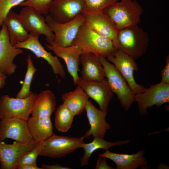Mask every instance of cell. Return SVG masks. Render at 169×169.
<instances>
[{
    "label": "cell",
    "instance_id": "cell-37",
    "mask_svg": "<svg viewBox=\"0 0 169 169\" xmlns=\"http://www.w3.org/2000/svg\"><path fill=\"white\" fill-rule=\"evenodd\" d=\"M7 77L6 75L0 72V89L5 85Z\"/></svg>",
    "mask_w": 169,
    "mask_h": 169
},
{
    "label": "cell",
    "instance_id": "cell-11",
    "mask_svg": "<svg viewBox=\"0 0 169 169\" xmlns=\"http://www.w3.org/2000/svg\"><path fill=\"white\" fill-rule=\"evenodd\" d=\"M40 142L33 139L28 143L16 141L7 144L0 141V168L16 169L17 163L22 156L31 151Z\"/></svg>",
    "mask_w": 169,
    "mask_h": 169
},
{
    "label": "cell",
    "instance_id": "cell-17",
    "mask_svg": "<svg viewBox=\"0 0 169 169\" xmlns=\"http://www.w3.org/2000/svg\"><path fill=\"white\" fill-rule=\"evenodd\" d=\"M6 138L23 143L30 142L33 138L29 131L27 121L16 118L1 120L0 141Z\"/></svg>",
    "mask_w": 169,
    "mask_h": 169
},
{
    "label": "cell",
    "instance_id": "cell-36",
    "mask_svg": "<svg viewBox=\"0 0 169 169\" xmlns=\"http://www.w3.org/2000/svg\"><path fill=\"white\" fill-rule=\"evenodd\" d=\"M18 169H42L37 166V165L31 164H26L22 165Z\"/></svg>",
    "mask_w": 169,
    "mask_h": 169
},
{
    "label": "cell",
    "instance_id": "cell-24",
    "mask_svg": "<svg viewBox=\"0 0 169 169\" xmlns=\"http://www.w3.org/2000/svg\"><path fill=\"white\" fill-rule=\"evenodd\" d=\"M27 121L32 138L37 142L44 141L54 133L50 117L39 119L32 117L29 118Z\"/></svg>",
    "mask_w": 169,
    "mask_h": 169
},
{
    "label": "cell",
    "instance_id": "cell-32",
    "mask_svg": "<svg viewBox=\"0 0 169 169\" xmlns=\"http://www.w3.org/2000/svg\"><path fill=\"white\" fill-rule=\"evenodd\" d=\"M25 0H0V26L8 12L13 7L19 5Z\"/></svg>",
    "mask_w": 169,
    "mask_h": 169
},
{
    "label": "cell",
    "instance_id": "cell-6",
    "mask_svg": "<svg viewBox=\"0 0 169 169\" xmlns=\"http://www.w3.org/2000/svg\"><path fill=\"white\" fill-rule=\"evenodd\" d=\"M37 95L32 92L28 97L23 99L3 95L0 98V119L16 118L27 121Z\"/></svg>",
    "mask_w": 169,
    "mask_h": 169
},
{
    "label": "cell",
    "instance_id": "cell-22",
    "mask_svg": "<svg viewBox=\"0 0 169 169\" xmlns=\"http://www.w3.org/2000/svg\"><path fill=\"white\" fill-rule=\"evenodd\" d=\"M56 101L53 92L49 90L37 94L34 100L31 114L32 117L39 119L51 117L55 110Z\"/></svg>",
    "mask_w": 169,
    "mask_h": 169
},
{
    "label": "cell",
    "instance_id": "cell-35",
    "mask_svg": "<svg viewBox=\"0 0 169 169\" xmlns=\"http://www.w3.org/2000/svg\"><path fill=\"white\" fill-rule=\"evenodd\" d=\"M42 169H69V167L64 166L56 164L52 165L43 164L41 167Z\"/></svg>",
    "mask_w": 169,
    "mask_h": 169
},
{
    "label": "cell",
    "instance_id": "cell-3",
    "mask_svg": "<svg viewBox=\"0 0 169 169\" xmlns=\"http://www.w3.org/2000/svg\"><path fill=\"white\" fill-rule=\"evenodd\" d=\"M103 12L119 30L138 24L144 9L136 0H120L105 8Z\"/></svg>",
    "mask_w": 169,
    "mask_h": 169
},
{
    "label": "cell",
    "instance_id": "cell-7",
    "mask_svg": "<svg viewBox=\"0 0 169 169\" xmlns=\"http://www.w3.org/2000/svg\"><path fill=\"white\" fill-rule=\"evenodd\" d=\"M17 15L25 29L30 34L39 37L44 35L49 44L54 42V34L47 25L45 18L43 15L31 7L24 6Z\"/></svg>",
    "mask_w": 169,
    "mask_h": 169
},
{
    "label": "cell",
    "instance_id": "cell-4",
    "mask_svg": "<svg viewBox=\"0 0 169 169\" xmlns=\"http://www.w3.org/2000/svg\"><path fill=\"white\" fill-rule=\"evenodd\" d=\"M99 59L104 69L105 77L111 90L117 95L125 110H128L134 101L135 95L115 66L105 57H100Z\"/></svg>",
    "mask_w": 169,
    "mask_h": 169
},
{
    "label": "cell",
    "instance_id": "cell-21",
    "mask_svg": "<svg viewBox=\"0 0 169 169\" xmlns=\"http://www.w3.org/2000/svg\"><path fill=\"white\" fill-rule=\"evenodd\" d=\"M145 152L144 150H142L134 154H122L107 150L103 153L98 154V156L113 161L116 165V169H136L147 165V161L144 156Z\"/></svg>",
    "mask_w": 169,
    "mask_h": 169
},
{
    "label": "cell",
    "instance_id": "cell-23",
    "mask_svg": "<svg viewBox=\"0 0 169 169\" xmlns=\"http://www.w3.org/2000/svg\"><path fill=\"white\" fill-rule=\"evenodd\" d=\"M17 14L14 11H9L3 22L7 27L10 42L13 46L25 41L30 36L19 19Z\"/></svg>",
    "mask_w": 169,
    "mask_h": 169
},
{
    "label": "cell",
    "instance_id": "cell-26",
    "mask_svg": "<svg viewBox=\"0 0 169 169\" xmlns=\"http://www.w3.org/2000/svg\"><path fill=\"white\" fill-rule=\"evenodd\" d=\"M130 142L129 140H127L110 142L105 140L103 138H94L91 142L88 143H84L81 147L84 150V153L80 159V166H83L88 165L89 159L91 155L99 149H103L106 151L112 147L126 144Z\"/></svg>",
    "mask_w": 169,
    "mask_h": 169
},
{
    "label": "cell",
    "instance_id": "cell-31",
    "mask_svg": "<svg viewBox=\"0 0 169 169\" xmlns=\"http://www.w3.org/2000/svg\"><path fill=\"white\" fill-rule=\"evenodd\" d=\"M40 143L34 149L23 154L18 161L16 169H18L21 166L26 164L37 165L36 160L41 151Z\"/></svg>",
    "mask_w": 169,
    "mask_h": 169
},
{
    "label": "cell",
    "instance_id": "cell-12",
    "mask_svg": "<svg viewBox=\"0 0 169 169\" xmlns=\"http://www.w3.org/2000/svg\"><path fill=\"white\" fill-rule=\"evenodd\" d=\"M76 85L81 87L89 97L96 102L100 110L107 111L114 93L107 79L105 78L100 81H87L79 78Z\"/></svg>",
    "mask_w": 169,
    "mask_h": 169
},
{
    "label": "cell",
    "instance_id": "cell-18",
    "mask_svg": "<svg viewBox=\"0 0 169 169\" xmlns=\"http://www.w3.org/2000/svg\"><path fill=\"white\" fill-rule=\"evenodd\" d=\"M47 49L52 51L57 56L64 61L68 71L72 78L74 85L79 79L78 72L80 56L82 53L76 46L72 45L66 47H60L54 42L46 44Z\"/></svg>",
    "mask_w": 169,
    "mask_h": 169
},
{
    "label": "cell",
    "instance_id": "cell-13",
    "mask_svg": "<svg viewBox=\"0 0 169 169\" xmlns=\"http://www.w3.org/2000/svg\"><path fill=\"white\" fill-rule=\"evenodd\" d=\"M0 29V72L11 75L17 68L13 63L15 57L23 53V50L13 46L10 41L7 27L3 23Z\"/></svg>",
    "mask_w": 169,
    "mask_h": 169
},
{
    "label": "cell",
    "instance_id": "cell-15",
    "mask_svg": "<svg viewBox=\"0 0 169 169\" xmlns=\"http://www.w3.org/2000/svg\"><path fill=\"white\" fill-rule=\"evenodd\" d=\"M82 13L84 14V24L101 36L112 40L115 44L119 30L103 11Z\"/></svg>",
    "mask_w": 169,
    "mask_h": 169
},
{
    "label": "cell",
    "instance_id": "cell-9",
    "mask_svg": "<svg viewBox=\"0 0 169 169\" xmlns=\"http://www.w3.org/2000/svg\"><path fill=\"white\" fill-rule=\"evenodd\" d=\"M112 62L126 80L135 95L144 92L146 89L143 85L137 84L134 76V71L137 72L138 65L133 58L124 52L117 49L114 56L107 58Z\"/></svg>",
    "mask_w": 169,
    "mask_h": 169
},
{
    "label": "cell",
    "instance_id": "cell-16",
    "mask_svg": "<svg viewBox=\"0 0 169 169\" xmlns=\"http://www.w3.org/2000/svg\"><path fill=\"white\" fill-rule=\"evenodd\" d=\"M29 35L26 40L18 43L13 46L16 48L28 50L34 54L36 58L44 59L50 65L54 74L59 75L61 78H64L65 72L58 57L53 56L45 49L39 42V36L30 34Z\"/></svg>",
    "mask_w": 169,
    "mask_h": 169
},
{
    "label": "cell",
    "instance_id": "cell-14",
    "mask_svg": "<svg viewBox=\"0 0 169 169\" xmlns=\"http://www.w3.org/2000/svg\"><path fill=\"white\" fill-rule=\"evenodd\" d=\"M84 7V0H53L49 6V14L55 21L64 23L82 13Z\"/></svg>",
    "mask_w": 169,
    "mask_h": 169
},
{
    "label": "cell",
    "instance_id": "cell-28",
    "mask_svg": "<svg viewBox=\"0 0 169 169\" xmlns=\"http://www.w3.org/2000/svg\"><path fill=\"white\" fill-rule=\"evenodd\" d=\"M27 68L24 82L22 86L17 95L16 98H25L28 97L32 93L30 91L31 84L34 73L37 69L34 66L30 56L28 55L27 60Z\"/></svg>",
    "mask_w": 169,
    "mask_h": 169
},
{
    "label": "cell",
    "instance_id": "cell-19",
    "mask_svg": "<svg viewBox=\"0 0 169 169\" xmlns=\"http://www.w3.org/2000/svg\"><path fill=\"white\" fill-rule=\"evenodd\" d=\"M85 110L90 128L86 132L83 137L88 138L92 135L94 138H103L107 130L111 128L105 120L107 111L98 110L89 100L87 102Z\"/></svg>",
    "mask_w": 169,
    "mask_h": 169
},
{
    "label": "cell",
    "instance_id": "cell-20",
    "mask_svg": "<svg viewBox=\"0 0 169 169\" xmlns=\"http://www.w3.org/2000/svg\"><path fill=\"white\" fill-rule=\"evenodd\" d=\"M81 65L80 78L87 81H100L105 77L103 67L99 57L91 53H84L80 56Z\"/></svg>",
    "mask_w": 169,
    "mask_h": 169
},
{
    "label": "cell",
    "instance_id": "cell-33",
    "mask_svg": "<svg viewBox=\"0 0 169 169\" xmlns=\"http://www.w3.org/2000/svg\"><path fill=\"white\" fill-rule=\"evenodd\" d=\"M166 65L161 72V82L169 84V57L167 56L166 59Z\"/></svg>",
    "mask_w": 169,
    "mask_h": 169
},
{
    "label": "cell",
    "instance_id": "cell-2",
    "mask_svg": "<svg viewBox=\"0 0 169 169\" xmlns=\"http://www.w3.org/2000/svg\"><path fill=\"white\" fill-rule=\"evenodd\" d=\"M149 43L148 34L137 24L119 30L115 44L118 49L136 59L145 53Z\"/></svg>",
    "mask_w": 169,
    "mask_h": 169
},
{
    "label": "cell",
    "instance_id": "cell-34",
    "mask_svg": "<svg viewBox=\"0 0 169 169\" xmlns=\"http://www.w3.org/2000/svg\"><path fill=\"white\" fill-rule=\"evenodd\" d=\"M95 169H113L114 167L109 165L107 163L105 158L99 156Z\"/></svg>",
    "mask_w": 169,
    "mask_h": 169
},
{
    "label": "cell",
    "instance_id": "cell-30",
    "mask_svg": "<svg viewBox=\"0 0 169 169\" xmlns=\"http://www.w3.org/2000/svg\"><path fill=\"white\" fill-rule=\"evenodd\" d=\"M53 0H27L21 3V6H28L34 9L43 15L49 13V6Z\"/></svg>",
    "mask_w": 169,
    "mask_h": 169
},
{
    "label": "cell",
    "instance_id": "cell-5",
    "mask_svg": "<svg viewBox=\"0 0 169 169\" xmlns=\"http://www.w3.org/2000/svg\"><path fill=\"white\" fill-rule=\"evenodd\" d=\"M84 138L60 136L54 133L48 138L41 142L39 156L51 158L64 156L80 148L84 143Z\"/></svg>",
    "mask_w": 169,
    "mask_h": 169
},
{
    "label": "cell",
    "instance_id": "cell-25",
    "mask_svg": "<svg viewBox=\"0 0 169 169\" xmlns=\"http://www.w3.org/2000/svg\"><path fill=\"white\" fill-rule=\"evenodd\" d=\"M64 104L74 115H81L85 110L89 97L84 90L77 86L72 91L64 94L61 97Z\"/></svg>",
    "mask_w": 169,
    "mask_h": 169
},
{
    "label": "cell",
    "instance_id": "cell-1",
    "mask_svg": "<svg viewBox=\"0 0 169 169\" xmlns=\"http://www.w3.org/2000/svg\"><path fill=\"white\" fill-rule=\"evenodd\" d=\"M72 45L77 47L82 54L91 53L99 57L114 56L118 49L113 41L100 35L84 23L80 27Z\"/></svg>",
    "mask_w": 169,
    "mask_h": 169
},
{
    "label": "cell",
    "instance_id": "cell-10",
    "mask_svg": "<svg viewBox=\"0 0 169 169\" xmlns=\"http://www.w3.org/2000/svg\"><path fill=\"white\" fill-rule=\"evenodd\" d=\"M134 101L137 103L140 114L146 115L148 108L169 103V84L161 82L151 85L144 92L135 95Z\"/></svg>",
    "mask_w": 169,
    "mask_h": 169
},
{
    "label": "cell",
    "instance_id": "cell-29",
    "mask_svg": "<svg viewBox=\"0 0 169 169\" xmlns=\"http://www.w3.org/2000/svg\"><path fill=\"white\" fill-rule=\"evenodd\" d=\"M118 0H84V7L82 12H102Z\"/></svg>",
    "mask_w": 169,
    "mask_h": 169
},
{
    "label": "cell",
    "instance_id": "cell-8",
    "mask_svg": "<svg viewBox=\"0 0 169 169\" xmlns=\"http://www.w3.org/2000/svg\"><path fill=\"white\" fill-rule=\"evenodd\" d=\"M46 22L54 35V43L62 47L72 45L80 27L84 23V14L81 13L72 20L64 23L54 21L48 14Z\"/></svg>",
    "mask_w": 169,
    "mask_h": 169
},
{
    "label": "cell",
    "instance_id": "cell-27",
    "mask_svg": "<svg viewBox=\"0 0 169 169\" xmlns=\"http://www.w3.org/2000/svg\"><path fill=\"white\" fill-rule=\"evenodd\" d=\"M74 116L64 104L60 105L55 112V128L60 132H67L70 128Z\"/></svg>",
    "mask_w": 169,
    "mask_h": 169
}]
</instances>
